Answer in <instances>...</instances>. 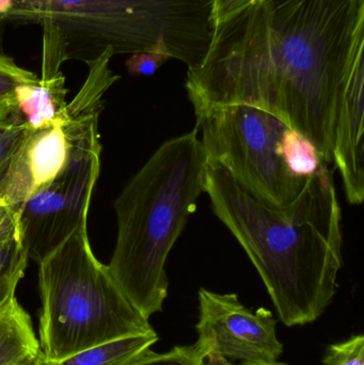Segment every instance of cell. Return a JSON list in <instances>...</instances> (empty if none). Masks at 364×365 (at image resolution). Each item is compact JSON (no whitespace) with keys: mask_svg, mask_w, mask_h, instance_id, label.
<instances>
[{"mask_svg":"<svg viewBox=\"0 0 364 365\" xmlns=\"http://www.w3.org/2000/svg\"><path fill=\"white\" fill-rule=\"evenodd\" d=\"M363 48L364 0H254L216 26L204 61L187 71L196 124L218 107H256L333 164L342 93Z\"/></svg>","mask_w":364,"mask_h":365,"instance_id":"1","label":"cell"},{"mask_svg":"<svg viewBox=\"0 0 364 365\" xmlns=\"http://www.w3.org/2000/svg\"><path fill=\"white\" fill-rule=\"evenodd\" d=\"M335 167L323 163L288 205H265L220 165L209 160L204 192L258 270L280 321L313 323L338 289L342 257V212Z\"/></svg>","mask_w":364,"mask_h":365,"instance_id":"2","label":"cell"},{"mask_svg":"<svg viewBox=\"0 0 364 365\" xmlns=\"http://www.w3.org/2000/svg\"><path fill=\"white\" fill-rule=\"evenodd\" d=\"M198 133L194 128L162 143L113 204L118 235L107 266L147 319L162 311L169 253L204 192L209 158Z\"/></svg>","mask_w":364,"mask_h":365,"instance_id":"3","label":"cell"},{"mask_svg":"<svg viewBox=\"0 0 364 365\" xmlns=\"http://www.w3.org/2000/svg\"><path fill=\"white\" fill-rule=\"evenodd\" d=\"M6 23L51 28L66 61L157 51L188 70L204 61L215 30L209 0H27Z\"/></svg>","mask_w":364,"mask_h":365,"instance_id":"4","label":"cell"},{"mask_svg":"<svg viewBox=\"0 0 364 365\" xmlns=\"http://www.w3.org/2000/svg\"><path fill=\"white\" fill-rule=\"evenodd\" d=\"M83 223L38 266L40 353L46 362L128 336L155 334L94 255Z\"/></svg>","mask_w":364,"mask_h":365,"instance_id":"5","label":"cell"},{"mask_svg":"<svg viewBox=\"0 0 364 365\" xmlns=\"http://www.w3.org/2000/svg\"><path fill=\"white\" fill-rule=\"evenodd\" d=\"M106 49L88 62L87 79L72 102L66 117L46 128L28 130L0 177V202L15 212L38 189L57 177L78 152L100 143L98 118L104 109V96L119 81L110 70L113 57Z\"/></svg>","mask_w":364,"mask_h":365,"instance_id":"6","label":"cell"},{"mask_svg":"<svg viewBox=\"0 0 364 365\" xmlns=\"http://www.w3.org/2000/svg\"><path fill=\"white\" fill-rule=\"evenodd\" d=\"M286 128L273 113L248 105L218 107L196 124L209 160L258 201L276 208L290 204L307 181L293 178L278 154Z\"/></svg>","mask_w":364,"mask_h":365,"instance_id":"7","label":"cell"},{"mask_svg":"<svg viewBox=\"0 0 364 365\" xmlns=\"http://www.w3.org/2000/svg\"><path fill=\"white\" fill-rule=\"evenodd\" d=\"M100 143L75 155L51 182L17 210L19 233L28 259L40 264L83 223L100 169Z\"/></svg>","mask_w":364,"mask_h":365,"instance_id":"8","label":"cell"},{"mask_svg":"<svg viewBox=\"0 0 364 365\" xmlns=\"http://www.w3.org/2000/svg\"><path fill=\"white\" fill-rule=\"evenodd\" d=\"M199 322L194 344L200 357L217 355L244 362H275L284 345L276 334L273 313L246 308L236 294H218L200 289Z\"/></svg>","mask_w":364,"mask_h":365,"instance_id":"9","label":"cell"},{"mask_svg":"<svg viewBox=\"0 0 364 365\" xmlns=\"http://www.w3.org/2000/svg\"><path fill=\"white\" fill-rule=\"evenodd\" d=\"M363 51L364 48L357 55L346 81L333 141V166L339 169L346 197L352 205H360L364 200Z\"/></svg>","mask_w":364,"mask_h":365,"instance_id":"10","label":"cell"},{"mask_svg":"<svg viewBox=\"0 0 364 365\" xmlns=\"http://www.w3.org/2000/svg\"><path fill=\"white\" fill-rule=\"evenodd\" d=\"M66 77L62 71L41 73L38 81L17 90V113L28 130H38L66 117Z\"/></svg>","mask_w":364,"mask_h":365,"instance_id":"11","label":"cell"},{"mask_svg":"<svg viewBox=\"0 0 364 365\" xmlns=\"http://www.w3.org/2000/svg\"><path fill=\"white\" fill-rule=\"evenodd\" d=\"M28 257L19 233L17 214L0 205V309L15 298L17 285L25 274Z\"/></svg>","mask_w":364,"mask_h":365,"instance_id":"12","label":"cell"},{"mask_svg":"<svg viewBox=\"0 0 364 365\" xmlns=\"http://www.w3.org/2000/svg\"><path fill=\"white\" fill-rule=\"evenodd\" d=\"M40 353L29 314L13 298L0 309V365H16Z\"/></svg>","mask_w":364,"mask_h":365,"instance_id":"13","label":"cell"},{"mask_svg":"<svg viewBox=\"0 0 364 365\" xmlns=\"http://www.w3.org/2000/svg\"><path fill=\"white\" fill-rule=\"evenodd\" d=\"M157 341L156 334L128 336L91 347L60 361L44 362L45 365H124L151 349Z\"/></svg>","mask_w":364,"mask_h":365,"instance_id":"14","label":"cell"},{"mask_svg":"<svg viewBox=\"0 0 364 365\" xmlns=\"http://www.w3.org/2000/svg\"><path fill=\"white\" fill-rule=\"evenodd\" d=\"M278 154L295 179L308 180L322 166L316 145L301 133L286 128L278 145Z\"/></svg>","mask_w":364,"mask_h":365,"instance_id":"15","label":"cell"},{"mask_svg":"<svg viewBox=\"0 0 364 365\" xmlns=\"http://www.w3.org/2000/svg\"><path fill=\"white\" fill-rule=\"evenodd\" d=\"M40 77L21 68L10 56L0 51V115L16 113L17 90L36 83Z\"/></svg>","mask_w":364,"mask_h":365,"instance_id":"16","label":"cell"},{"mask_svg":"<svg viewBox=\"0 0 364 365\" xmlns=\"http://www.w3.org/2000/svg\"><path fill=\"white\" fill-rule=\"evenodd\" d=\"M26 128L17 111L10 115H0V177L21 143Z\"/></svg>","mask_w":364,"mask_h":365,"instance_id":"17","label":"cell"},{"mask_svg":"<svg viewBox=\"0 0 364 365\" xmlns=\"http://www.w3.org/2000/svg\"><path fill=\"white\" fill-rule=\"evenodd\" d=\"M199 361L200 356L192 345L177 346L162 354L147 349L124 365H198Z\"/></svg>","mask_w":364,"mask_h":365,"instance_id":"18","label":"cell"},{"mask_svg":"<svg viewBox=\"0 0 364 365\" xmlns=\"http://www.w3.org/2000/svg\"><path fill=\"white\" fill-rule=\"evenodd\" d=\"M322 362L324 365H364V336L359 334L331 345Z\"/></svg>","mask_w":364,"mask_h":365,"instance_id":"19","label":"cell"},{"mask_svg":"<svg viewBox=\"0 0 364 365\" xmlns=\"http://www.w3.org/2000/svg\"><path fill=\"white\" fill-rule=\"evenodd\" d=\"M169 59V56L157 51H140L132 53L126 60V70L132 76H152Z\"/></svg>","mask_w":364,"mask_h":365,"instance_id":"20","label":"cell"},{"mask_svg":"<svg viewBox=\"0 0 364 365\" xmlns=\"http://www.w3.org/2000/svg\"><path fill=\"white\" fill-rule=\"evenodd\" d=\"M214 27L249 6L254 0H209Z\"/></svg>","mask_w":364,"mask_h":365,"instance_id":"21","label":"cell"},{"mask_svg":"<svg viewBox=\"0 0 364 365\" xmlns=\"http://www.w3.org/2000/svg\"><path fill=\"white\" fill-rule=\"evenodd\" d=\"M198 365H233L226 358L217 355H207L200 357Z\"/></svg>","mask_w":364,"mask_h":365,"instance_id":"22","label":"cell"},{"mask_svg":"<svg viewBox=\"0 0 364 365\" xmlns=\"http://www.w3.org/2000/svg\"><path fill=\"white\" fill-rule=\"evenodd\" d=\"M16 365H45V362L41 353H38V355L27 358V359L23 360Z\"/></svg>","mask_w":364,"mask_h":365,"instance_id":"23","label":"cell"},{"mask_svg":"<svg viewBox=\"0 0 364 365\" xmlns=\"http://www.w3.org/2000/svg\"><path fill=\"white\" fill-rule=\"evenodd\" d=\"M241 365H288L279 361L275 362H243Z\"/></svg>","mask_w":364,"mask_h":365,"instance_id":"24","label":"cell"},{"mask_svg":"<svg viewBox=\"0 0 364 365\" xmlns=\"http://www.w3.org/2000/svg\"><path fill=\"white\" fill-rule=\"evenodd\" d=\"M1 204H2L1 202H0V205H1Z\"/></svg>","mask_w":364,"mask_h":365,"instance_id":"25","label":"cell"}]
</instances>
